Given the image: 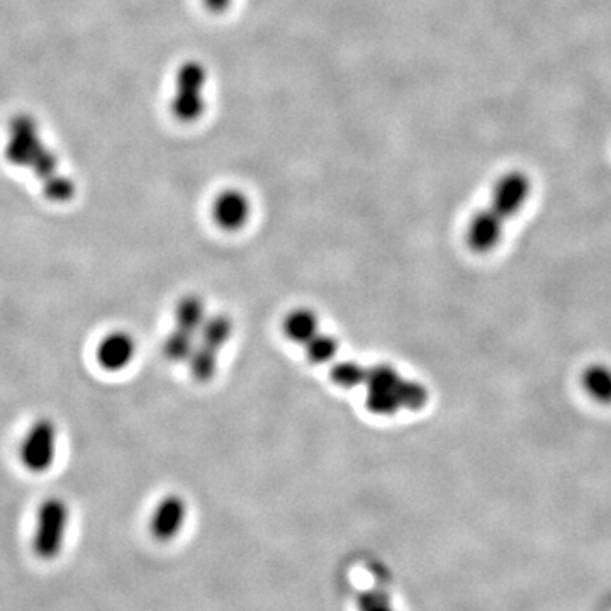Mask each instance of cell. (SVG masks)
I'll use <instances>...</instances> for the list:
<instances>
[{
    "label": "cell",
    "instance_id": "6da1fadb",
    "mask_svg": "<svg viewBox=\"0 0 611 611\" xmlns=\"http://www.w3.org/2000/svg\"><path fill=\"white\" fill-rule=\"evenodd\" d=\"M532 192V180L525 172L511 170L501 175L494 185L491 206L479 211L467 228V243L476 253H488L496 248L511 216L525 206Z\"/></svg>",
    "mask_w": 611,
    "mask_h": 611
},
{
    "label": "cell",
    "instance_id": "7a4b0ae2",
    "mask_svg": "<svg viewBox=\"0 0 611 611\" xmlns=\"http://www.w3.org/2000/svg\"><path fill=\"white\" fill-rule=\"evenodd\" d=\"M60 447V428L51 418H38L19 443V460L31 474H45L55 466Z\"/></svg>",
    "mask_w": 611,
    "mask_h": 611
},
{
    "label": "cell",
    "instance_id": "3957f363",
    "mask_svg": "<svg viewBox=\"0 0 611 611\" xmlns=\"http://www.w3.org/2000/svg\"><path fill=\"white\" fill-rule=\"evenodd\" d=\"M70 523V508L62 498H48L41 503L36 513L34 527V552L41 559H55L63 549Z\"/></svg>",
    "mask_w": 611,
    "mask_h": 611
},
{
    "label": "cell",
    "instance_id": "277c9868",
    "mask_svg": "<svg viewBox=\"0 0 611 611\" xmlns=\"http://www.w3.org/2000/svg\"><path fill=\"white\" fill-rule=\"evenodd\" d=\"M208 84L206 67L199 62H187L179 68L175 77V94L172 113L182 123H192L201 118L206 109L204 89Z\"/></svg>",
    "mask_w": 611,
    "mask_h": 611
},
{
    "label": "cell",
    "instance_id": "5b68a950",
    "mask_svg": "<svg viewBox=\"0 0 611 611\" xmlns=\"http://www.w3.org/2000/svg\"><path fill=\"white\" fill-rule=\"evenodd\" d=\"M96 357L99 365L107 372L124 370L135 360V338L128 331H111L97 345Z\"/></svg>",
    "mask_w": 611,
    "mask_h": 611
},
{
    "label": "cell",
    "instance_id": "8992f818",
    "mask_svg": "<svg viewBox=\"0 0 611 611\" xmlns=\"http://www.w3.org/2000/svg\"><path fill=\"white\" fill-rule=\"evenodd\" d=\"M250 201L247 194L238 189L221 192L213 202L214 223L226 231H236L247 225L250 218Z\"/></svg>",
    "mask_w": 611,
    "mask_h": 611
},
{
    "label": "cell",
    "instance_id": "52a82bcc",
    "mask_svg": "<svg viewBox=\"0 0 611 611\" xmlns=\"http://www.w3.org/2000/svg\"><path fill=\"white\" fill-rule=\"evenodd\" d=\"M187 518V505L184 499L170 494L158 503L150 520V530L155 539L167 542L179 535Z\"/></svg>",
    "mask_w": 611,
    "mask_h": 611
},
{
    "label": "cell",
    "instance_id": "ba28073f",
    "mask_svg": "<svg viewBox=\"0 0 611 611\" xmlns=\"http://www.w3.org/2000/svg\"><path fill=\"white\" fill-rule=\"evenodd\" d=\"M318 326H320V321H318V316L314 314V311L298 308L287 314L282 328H284V333H286V337L291 342L304 343L306 345L314 335L320 333Z\"/></svg>",
    "mask_w": 611,
    "mask_h": 611
},
{
    "label": "cell",
    "instance_id": "9c48e42d",
    "mask_svg": "<svg viewBox=\"0 0 611 611\" xmlns=\"http://www.w3.org/2000/svg\"><path fill=\"white\" fill-rule=\"evenodd\" d=\"M231 333H233V323H231L230 318L225 314H218V316L206 318L197 335L201 338V342H199L201 345L219 352L230 340Z\"/></svg>",
    "mask_w": 611,
    "mask_h": 611
},
{
    "label": "cell",
    "instance_id": "30bf717a",
    "mask_svg": "<svg viewBox=\"0 0 611 611\" xmlns=\"http://www.w3.org/2000/svg\"><path fill=\"white\" fill-rule=\"evenodd\" d=\"M206 318H208L206 316V306L197 296H185V298L180 299L177 308H175L177 328L192 331L196 335L201 330V326L204 325Z\"/></svg>",
    "mask_w": 611,
    "mask_h": 611
},
{
    "label": "cell",
    "instance_id": "8fae6325",
    "mask_svg": "<svg viewBox=\"0 0 611 611\" xmlns=\"http://www.w3.org/2000/svg\"><path fill=\"white\" fill-rule=\"evenodd\" d=\"M583 386L591 398L611 403V369L606 365H589L583 372Z\"/></svg>",
    "mask_w": 611,
    "mask_h": 611
},
{
    "label": "cell",
    "instance_id": "7c38bea8",
    "mask_svg": "<svg viewBox=\"0 0 611 611\" xmlns=\"http://www.w3.org/2000/svg\"><path fill=\"white\" fill-rule=\"evenodd\" d=\"M196 347V333L175 328L163 342V354L172 362H187Z\"/></svg>",
    "mask_w": 611,
    "mask_h": 611
},
{
    "label": "cell",
    "instance_id": "4fadbf2b",
    "mask_svg": "<svg viewBox=\"0 0 611 611\" xmlns=\"http://www.w3.org/2000/svg\"><path fill=\"white\" fill-rule=\"evenodd\" d=\"M218 350L204 347L201 343H197L196 350L192 352L189 362L192 376L196 377L197 381L206 382L216 374L218 369Z\"/></svg>",
    "mask_w": 611,
    "mask_h": 611
},
{
    "label": "cell",
    "instance_id": "5bb4252c",
    "mask_svg": "<svg viewBox=\"0 0 611 611\" xmlns=\"http://www.w3.org/2000/svg\"><path fill=\"white\" fill-rule=\"evenodd\" d=\"M365 376H367V367L357 364V362H340L331 369V379L337 386L357 387L364 384Z\"/></svg>",
    "mask_w": 611,
    "mask_h": 611
},
{
    "label": "cell",
    "instance_id": "9a60e30c",
    "mask_svg": "<svg viewBox=\"0 0 611 611\" xmlns=\"http://www.w3.org/2000/svg\"><path fill=\"white\" fill-rule=\"evenodd\" d=\"M338 342L330 335H314L306 343V355L313 364H326L337 355Z\"/></svg>",
    "mask_w": 611,
    "mask_h": 611
},
{
    "label": "cell",
    "instance_id": "2e32d148",
    "mask_svg": "<svg viewBox=\"0 0 611 611\" xmlns=\"http://www.w3.org/2000/svg\"><path fill=\"white\" fill-rule=\"evenodd\" d=\"M359 611H396L391 596L381 588L365 589L357 596Z\"/></svg>",
    "mask_w": 611,
    "mask_h": 611
},
{
    "label": "cell",
    "instance_id": "e0dca14e",
    "mask_svg": "<svg viewBox=\"0 0 611 611\" xmlns=\"http://www.w3.org/2000/svg\"><path fill=\"white\" fill-rule=\"evenodd\" d=\"M202 2L211 12H223L231 6L233 0H202Z\"/></svg>",
    "mask_w": 611,
    "mask_h": 611
}]
</instances>
